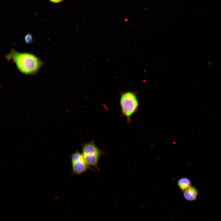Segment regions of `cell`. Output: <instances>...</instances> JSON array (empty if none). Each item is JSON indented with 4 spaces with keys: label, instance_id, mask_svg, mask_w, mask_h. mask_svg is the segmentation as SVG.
<instances>
[{
    "label": "cell",
    "instance_id": "cell-1",
    "mask_svg": "<svg viewBox=\"0 0 221 221\" xmlns=\"http://www.w3.org/2000/svg\"><path fill=\"white\" fill-rule=\"evenodd\" d=\"M8 60H12L22 74L33 75L37 74L43 64L42 60L34 54L20 52L11 49L5 56Z\"/></svg>",
    "mask_w": 221,
    "mask_h": 221
},
{
    "label": "cell",
    "instance_id": "cell-2",
    "mask_svg": "<svg viewBox=\"0 0 221 221\" xmlns=\"http://www.w3.org/2000/svg\"><path fill=\"white\" fill-rule=\"evenodd\" d=\"M119 103L122 114L126 118L129 124L132 116L138 110L139 107L136 93L131 91L121 92Z\"/></svg>",
    "mask_w": 221,
    "mask_h": 221
},
{
    "label": "cell",
    "instance_id": "cell-3",
    "mask_svg": "<svg viewBox=\"0 0 221 221\" xmlns=\"http://www.w3.org/2000/svg\"><path fill=\"white\" fill-rule=\"evenodd\" d=\"M81 145V153L87 164L90 167L94 168L100 172L98 166L99 160L101 156L105 154V151L97 147L93 140L82 143Z\"/></svg>",
    "mask_w": 221,
    "mask_h": 221
},
{
    "label": "cell",
    "instance_id": "cell-4",
    "mask_svg": "<svg viewBox=\"0 0 221 221\" xmlns=\"http://www.w3.org/2000/svg\"><path fill=\"white\" fill-rule=\"evenodd\" d=\"M72 172L71 176L76 174L81 175L88 169L94 170L87 164L82 153L77 149L70 155Z\"/></svg>",
    "mask_w": 221,
    "mask_h": 221
},
{
    "label": "cell",
    "instance_id": "cell-5",
    "mask_svg": "<svg viewBox=\"0 0 221 221\" xmlns=\"http://www.w3.org/2000/svg\"><path fill=\"white\" fill-rule=\"evenodd\" d=\"M198 194L197 190L195 187L193 186H191L183 192V195L185 199L189 201L196 200Z\"/></svg>",
    "mask_w": 221,
    "mask_h": 221
},
{
    "label": "cell",
    "instance_id": "cell-6",
    "mask_svg": "<svg viewBox=\"0 0 221 221\" xmlns=\"http://www.w3.org/2000/svg\"><path fill=\"white\" fill-rule=\"evenodd\" d=\"M191 184L190 180L186 177H182L179 179L178 181V185L179 188L183 192L191 186Z\"/></svg>",
    "mask_w": 221,
    "mask_h": 221
},
{
    "label": "cell",
    "instance_id": "cell-7",
    "mask_svg": "<svg viewBox=\"0 0 221 221\" xmlns=\"http://www.w3.org/2000/svg\"><path fill=\"white\" fill-rule=\"evenodd\" d=\"M33 38L32 36L30 34H27L25 37V41L26 43L29 44L32 41Z\"/></svg>",
    "mask_w": 221,
    "mask_h": 221
},
{
    "label": "cell",
    "instance_id": "cell-8",
    "mask_svg": "<svg viewBox=\"0 0 221 221\" xmlns=\"http://www.w3.org/2000/svg\"><path fill=\"white\" fill-rule=\"evenodd\" d=\"M52 2L54 3H58L60 2L63 1L64 0H49Z\"/></svg>",
    "mask_w": 221,
    "mask_h": 221
}]
</instances>
